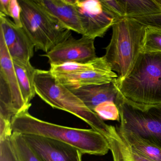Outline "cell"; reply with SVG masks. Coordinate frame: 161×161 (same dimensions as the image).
Segmentation results:
<instances>
[{
  "instance_id": "obj_25",
  "label": "cell",
  "mask_w": 161,
  "mask_h": 161,
  "mask_svg": "<svg viewBox=\"0 0 161 161\" xmlns=\"http://www.w3.org/2000/svg\"><path fill=\"white\" fill-rule=\"evenodd\" d=\"M131 18L135 19L146 27L161 30V14L148 16L137 17Z\"/></svg>"
},
{
  "instance_id": "obj_16",
  "label": "cell",
  "mask_w": 161,
  "mask_h": 161,
  "mask_svg": "<svg viewBox=\"0 0 161 161\" xmlns=\"http://www.w3.org/2000/svg\"><path fill=\"white\" fill-rule=\"evenodd\" d=\"M19 87L25 104L31 105V102L36 95L35 88V75L36 69L31 61L13 59Z\"/></svg>"
},
{
  "instance_id": "obj_27",
  "label": "cell",
  "mask_w": 161,
  "mask_h": 161,
  "mask_svg": "<svg viewBox=\"0 0 161 161\" xmlns=\"http://www.w3.org/2000/svg\"><path fill=\"white\" fill-rule=\"evenodd\" d=\"M13 133L11 121L0 117V140L11 138Z\"/></svg>"
},
{
  "instance_id": "obj_11",
  "label": "cell",
  "mask_w": 161,
  "mask_h": 161,
  "mask_svg": "<svg viewBox=\"0 0 161 161\" xmlns=\"http://www.w3.org/2000/svg\"><path fill=\"white\" fill-rule=\"evenodd\" d=\"M53 77L59 83L72 90L89 86L114 82L117 80L118 75L107 63L101 66L81 73Z\"/></svg>"
},
{
  "instance_id": "obj_2",
  "label": "cell",
  "mask_w": 161,
  "mask_h": 161,
  "mask_svg": "<svg viewBox=\"0 0 161 161\" xmlns=\"http://www.w3.org/2000/svg\"><path fill=\"white\" fill-rule=\"evenodd\" d=\"M115 83L124 97L132 102L161 104V53H141L130 74Z\"/></svg>"
},
{
  "instance_id": "obj_6",
  "label": "cell",
  "mask_w": 161,
  "mask_h": 161,
  "mask_svg": "<svg viewBox=\"0 0 161 161\" xmlns=\"http://www.w3.org/2000/svg\"><path fill=\"white\" fill-rule=\"evenodd\" d=\"M116 105L120 114L119 128L161 148V104H138L122 95Z\"/></svg>"
},
{
  "instance_id": "obj_3",
  "label": "cell",
  "mask_w": 161,
  "mask_h": 161,
  "mask_svg": "<svg viewBox=\"0 0 161 161\" xmlns=\"http://www.w3.org/2000/svg\"><path fill=\"white\" fill-rule=\"evenodd\" d=\"M146 28L129 17L116 21L112 26V37L103 57L117 74L116 81L125 79L133 68L142 52Z\"/></svg>"
},
{
  "instance_id": "obj_10",
  "label": "cell",
  "mask_w": 161,
  "mask_h": 161,
  "mask_svg": "<svg viewBox=\"0 0 161 161\" xmlns=\"http://www.w3.org/2000/svg\"><path fill=\"white\" fill-rule=\"evenodd\" d=\"M0 84L8 89L17 114L31 105L27 106L24 102L11 57L2 33L0 31Z\"/></svg>"
},
{
  "instance_id": "obj_13",
  "label": "cell",
  "mask_w": 161,
  "mask_h": 161,
  "mask_svg": "<svg viewBox=\"0 0 161 161\" xmlns=\"http://www.w3.org/2000/svg\"><path fill=\"white\" fill-rule=\"evenodd\" d=\"M71 90L92 111L97 105L104 102L113 101L116 104L121 95L115 82Z\"/></svg>"
},
{
  "instance_id": "obj_28",
  "label": "cell",
  "mask_w": 161,
  "mask_h": 161,
  "mask_svg": "<svg viewBox=\"0 0 161 161\" xmlns=\"http://www.w3.org/2000/svg\"><path fill=\"white\" fill-rule=\"evenodd\" d=\"M10 0H0V14L9 16Z\"/></svg>"
},
{
  "instance_id": "obj_21",
  "label": "cell",
  "mask_w": 161,
  "mask_h": 161,
  "mask_svg": "<svg viewBox=\"0 0 161 161\" xmlns=\"http://www.w3.org/2000/svg\"><path fill=\"white\" fill-rule=\"evenodd\" d=\"M161 53V30L146 27L141 53Z\"/></svg>"
},
{
  "instance_id": "obj_20",
  "label": "cell",
  "mask_w": 161,
  "mask_h": 161,
  "mask_svg": "<svg viewBox=\"0 0 161 161\" xmlns=\"http://www.w3.org/2000/svg\"><path fill=\"white\" fill-rule=\"evenodd\" d=\"M19 161H43L32 150L21 135L13 133L10 138Z\"/></svg>"
},
{
  "instance_id": "obj_24",
  "label": "cell",
  "mask_w": 161,
  "mask_h": 161,
  "mask_svg": "<svg viewBox=\"0 0 161 161\" xmlns=\"http://www.w3.org/2000/svg\"><path fill=\"white\" fill-rule=\"evenodd\" d=\"M0 161H19L10 138L0 140Z\"/></svg>"
},
{
  "instance_id": "obj_4",
  "label": "cell",
  "mask_w": 161,
  "mask_h": 161,
  "mask_svg": "<svg viewBox=\"0 0 161 161\" xmlns=\"http://www.w3.org/2000/svg\"><path fill=\"white\" fill-rule=\"evenodd\" d=\"M36 95L53 108L68 112L105 136L109 125L89 109L71 90L59 83L50 70L36 69L34 79Z\"/></svg>"
},
{
  "instance_id": "obj_9",
  "label": "cell",
  "mask_w": 161,
  "mask_h": 161,
  "mask_svg": "<svg viewBox=\"0 0 161 161\" xmlns=\"http://www.w3.org/2000/svg\"><path fill=\"white\" fill-rule=\"evenodd\" d=\"M22 136L43 161H82L83 153L71 145L39 136Z\"/></svg>"
},
{
  "instance_id": "obj_19",
  "label": "cell",
  "mask_w": 161,
  "mask_h": 161,
  "mask_svg": "<svg viewBox=\"0 0 161 161\" xmlns=\"http://www.w3.org/2000/svg\"><path fill=\"white\" fill-rule=\"evenodd\" d=\"M103 56L86 63H68L59 65H50V71L53 76L69 75L81 73L94 69L107 63Z\"/></svg>"
},
{
  "instance_id": "obj_23",
  "label": "cell",
  "mask_w": 161,
  "mask_h": 161,
  "mask_svg": "<svg viewBox=\"0 0 161 161\" xmlns=\"http://www.w3.org/2000/svg\"><path fill=\"white\" fill-rule=\"evenodd\" d=\"M101 2L103 7L115 18L117 21L126 17L124 8L119 1H101Z\"/></svg>"
},
{
  "instance_id": "obj_7",
  "label": "cell",
  "mask_w": 161,
  "mask_h": 161,
  "mask_svg": "<svg viewBox=\"0 0 161 161\" xmlns=\"http://www.w3.org/2000/svg\"><path fill=\"white\" fill-rule=\"evenodd\" d=\"M76 6L83 29L82 36L103 37L116 22L99 0H76Z\"/></svg>"
},
{
  "instance_id": "obj_12",
  "label": "cell",
  "mask_w": 161,
  "mask_h": 161,
  "mask_svg": "<svg viewBox=\"0 0 161 161\" xmlns=\"http://www.w3.org/2000/svg\"><path fill=\"white\" fill-rule=\"evenodd\" d=\"M37 2L65 29L83 35L76 0H40Z\"/></svg>"
},
{
  "instance_id": "obj_22",
  "label": "cell",
  "mask_w": 161,
  "mask_h": 161,
  "mask_svg": "<svg viewBox=\"0 0 161 161\" xmlns=\"http://www.w3.org/2000/svg\"><path fill=\"white\" fill-rule=\"evenodd\" d=\"M103 120L120 121L119 110L113 101H106L99 104L93 110Z\"/></svg>"
},
{
  "instance_id": "obj_8",
  "label": "cell",
  "mask_w": 161,
  "mask_h": 161,
  "mask_svg": "<svg viewBox=\"0 0 161 161\" xmlns=\"http://www.w3.org/2000/svg\"><path fill=\"white\" fill-rule=\"evenodd\" d=\"M95 40L84 36L75 39L71 35L43 56L48 58L50 65L90 62L97 57Z\"/></svg>"
},
{
  "instance_id": "obj_5",
  "label": "cell",
  "mask_w": 161,
  "mask_h": 161,
  "mask_svg": "<svg viewBox=\"0 0 161 161\" xmlns=\"http://www.w3.org/2000/svg\"><path fill=\"white\" fill-rule=\"evenodd\" d=\"M22 28L33 44L36 50L47 53L71 36L36 1L19 0Z\"/></svg>"
},
{
  "instance_id": "obj_18",
  "label": "cell",
  "mask_w": 161,
  "mask_h": 161,
  "mask_svg": "<svg viewBox=\"0 0 161 161\" xmlns=\"http://www.w3.org/2000/svg\"><path fill=\"white\" fill-rule=\"evenodd\" d=\"M126 17L148 16L161 14L155 0H120Z\"/></svg>"
},
{
  "instance_id": "obj_15",
  "label": "cell",
  "mask_w": 161,
  "mask_h": 161,
  "mask_svg": "<svg viewBox=\"0 0 161 161\" xmlns=\"http://www.w3.org/2000/svg\"><path fill=\"white\" fill-rule=\"evenodd\" d=\"M4 41L12 59L30 61L33 56L34 46L23 28L17 27Z\"/></svg>"
},
{
  "instance_id": "obj_14",
  "label": "cell",
  "mask_w": 161,
  "mask_h": 161,
  "mask_svg": "<svg viewBox=\"0 0 161 161\" xmlns=\"http://www.w3.org/2000/svg\"><path fill=\"white\" fill-rule=\"evenodd\" d=\"M109 144L113 161H153L132 148L119 132L117 126L109 125L104 136Z\"/></svg>"
},
{
  "instance_id": "obj_17",
  "label": "cell",
  "mask_w": 161,
  "mask_h": 161,
  "mask_svg": "<svg viewBox=\"0 0 161 161\" xmlns=\"http://www.w3.org/2000/svg\"><path fill=\"white\" fill-rule=\"evenodd\" d=\"M117 127L122 138L132 148L152 161H161V148L132 132Z\"/></svg>"
},
{
  "instance_id": "obj_26",
  "label": "cell",
  "mask_w": 161,
  "mask_h": 161,
  "mask_svg": "<svg viewBox=\"0 0 161 161\" xmlns=\"http://www.w3.org/2000/svg\"><path fill=\"white\" fill-rule=\"evenodd\" d=\"M21 8L19 1L10 0L9 7V16L11 17L17 27L22 28L21 20Z\"/></svg>"
},
{
  "instance_id": "obj_29",
  "label": "cell",
  "mask_w": 161,
  "mask_h": 161,
  "mask_svg": "<svg viewBox=\"0 0 161 161\" xmlns=\"http://www.w3.org/2000/svg\"><path fill=\"white\" fill-rule=\"evenodd\" d=\"M161 10V0H155Z\"/></svg>"
},
{
  "instance_id": "obj_1",
  "label": "cell",
  "mask_w": 161,
  "mask_h": 161,
  "mask_svg": "<svg viewBox=\"0 0 161 161\" xmlns=\"http://www.w3.org/2000/svg\"><path fill=\"white\" fill-rule=\"evenodd\" d=\"M27 108L17 114L11 121L13 133L34 135L58 140L73 146L83 154L104 155L110 150L105 136L93 129L66 127L41 120Z\"/></svg>"
}]
</instances>
